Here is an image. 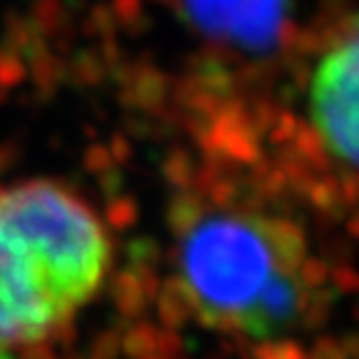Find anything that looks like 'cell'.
Returning a JSON list of instances; mask_svg holds the SVG:
<instances>
[{
  "label": "cell",
  "instance_id": "1",
  "mask_svg": "<svg viewBox=\"0 0 359 359\" xmlns=\"http://www.w3.org/2000/svg\"><path fill=\"white\" fill-rule=\"evenodd\" d=\"M180 294L205 325L240 337H275L312 294V259L294 222L250 208L190 217L177 237Z\"/></svg>",
  "mask_w": 359,
  "mask_h": 359
},
{
  "label": "cell",
  "instance_id": "2",
  "mask_svg": "<svg viewBox=\"0 0 359 359\" xmlns=\"http://www.w3.org/2000/svg\"><path fill=\"white\" fill-rule=\"evenodd\" d=\"M110 264L97 215L30 180L0 190V349L45 339L95 297Z\"/></svg>",
  "mask_w": 359,
  "mask_h": 359
},
{
  "label": "cell",
  "instance_id": "3",
  "mask_svg": "<svg viewBox=\"0 0 359 359\" xmlns=\"http://www.w3.org/2000/svg\"><path fill=\"white\" fill-rule=\"evenodd\" d=\"M307 107L322 145L359 168V15L339 20L322 43L309 75Z\"/></svg>",
  "mask_w": 359,
  "mask_h": 359
},
{
  "label": "cell",
  "instance_id": "4",
  "mask_svg": "<svg viewBox=\"0 0 359 359\" xmlns=\"http://www.w3.org/2000/svg\"><path fill=\"white\" fill-rule=\"evenodd\" d=\"M197 20L217 35L259 43L277 30L282 0H187Z\"/></svg>",
  "mask_w": 359,
  "mask_h": 359
}]
</instances>
